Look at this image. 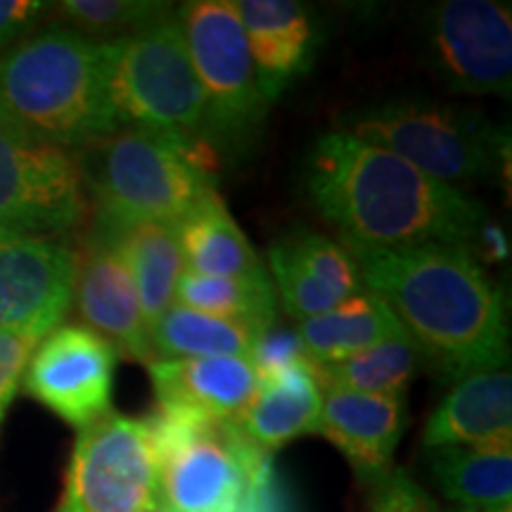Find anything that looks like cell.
<instances>
[{
	"label": "cell",
	"mask_w": 512,
	"mask_h": 512,
	"mask_svg": "<svg viewBox=\"0 0 512 512\" xmlns=\"http://www.w3.org/2000/svg\"><path fill=\"white\" fill-rule=\"evenodd\" d=\"M368 292L392 309L422 361L448 380L508 368L505 297L470 247L427 242L413 247H354Z\"/></svg>",
	"instance_id": "obj_1"
},
{
	"label": "cell",
	"mask_w": 512,
	"mask_h": 512,
	"mask_svg": "<svg viewBox=\"0 0 512 512\" xmlns=\"http://www.w3.org/2000/svg\"><path fill=\"white\" fill-rule=\"evenodd\" d=\"M313 207L342 235V245L413 247L427 242L475 245L486 209L463 188H451L347 131L320 136L306 159Z\"/></svg>",
	"instance_id": "obj_2"
},
{
	"label": "cell",
	"mask_w": 512,
	"mask_h": 512,
	"mask_svg": "<svg viewBox=\"0 0 512 512\" xmlns=\"http://www.w3.org/2000/svg\"><path fill=\"white\" fill-rule=\"evenodd\" d=\"M112 41L48 27L0 55V114L31 136L81 150L119 131Z\"/></svg>",
	"instance_id": "obj_3"
},
{
	"label": "cell",
	"mask_w": 512,
	"mask_h": 512,
	"mask_svg": "<svg viewBox=\"0 0 512 512\" xmlns=\"http://www.w3.org/2000/svg\"><path fill=\"white\" fill-rule=\"evenodd\" d=\"M74 155L95 226L178 228L216 192L214 155L204 140L185 143L143 128H119Z\"/></svg>",
	"instance_id": "obj_4"
},
{
	"label": "cell",
	"mask_w": 512,
	"mask_h": 512,
	"mask_svg": "<svg viewBox=\"0 0 512 512\" xmlns=\"http://www.w3.org/2000/svg\"><path fill=\"white\" fill-rule=\"evenodd\" d=\"M145 420L164 512H235L247 479L268 460L235 422L166 403Z\"/></svg>",
	"instance_id": "obj_5"
},
{
	"label": "cell",
	"mask_w": 512,
	"mask_h": 512,
	"mask_svg": "<svg viewBox=\"0 0 512 512\" xmlns=\"http://www.w3.org/2000/svg\"><path fill=\"white\" fill-rule=\"evenodd\" d=\"M342 131L406 159L434 181L460 188L501 169L508 133L470 107L430 100H401L368 107Z\"/></svg>",
	"instance_id": "obj_6"
},
{
	"label": "cell",
	"mask_w": 512,
	"mask_h": 512,
	"mask_svg": "<svg viewBox=\"0 0 512 512\" xmlns=\"http://www.w3.org/2000/svg\"><path fill=\"white\" fill-rule=\"evenodd\" d=\"M112 102L121 128L185 143L204 136V95L176 8L112 41Z\"/></svg>",
	"instance_id": "obj_7"
},
{
	"label": "cell",
	"mask_w": 512,
	"mask_h": 512,
	"mask_svg": "<svg viewBox=\"0 0 512 512\" xmlns=\"http://www.w3.org/2000/svg\"><path fill=\"white\" fill-rule=\"evenodd\" d=\"M204 95V136L240 143L264 119V98L233 0H190L176 8Z\"/></svg>",
	"instance_id": "obj_8"
},
{
	"label": "cell",
	"mask_w": 512,
	"mask_h": 512,
	"mask_svg": "<svg viewBox=\"0 0 512 512\" xmlns=\"http://www.w3.org/2000/svg\"><path fill=\"white\" fill-rule=\"evenodd\" d=\"M88 200L72 150L0 114V238H53L86 221Z\"/></svg>",
	"instance_id": "obj_9"
},
{
	"label": "cell",
	"mask_w": 512,
	"mask_h": 512,
	"mask_svg": "<svg viewBox=\"0 0 512 512\" xmlns=\"http://www.w3.org/2000/svg\"><path fill=\"white\" fill-rule=\"evenodd\" d=\"M55 512H164L147 420L110 411L83 427Z\"/></svg>",
	"instance_id": "obj_10"
},
{
	"label": "cell",
	"mask_w": 512,
	"mask_h": 512,
	"mask_svg": "<svg viewBox=\"0 0 512 512\" xmlns=\"http://www.w3.org/2000/svg\"><path fill=\"white\" fill-rule=\"evenodd\" d=\"M427 55L451 91L510 98V3L441 0L427 17Z\"/></svg>",
	"instance_id": "obj_11"
},
{
	"label": "cell",
	"mask_w": 512,
	"mask_h": 512,
	"mask_svg": "<svg viewBox=\"0 0 512 512\" xmlns=\"http://www.w3.org/2000/svg\"><path fill=\"white\" fill-rule=\"evenodd\" d=\"M119 351L86 325H57L38 342L24 373L27 394L83 430L112 411Z\"/></svg>",
	"instance_id": "obj_12"
},
{
	"label": "cell",
	"mask_w": 512,
	"mask_h": 512,
	"mask_svg": "<svg viewBox=\"0 0 512 512\" xmlns=\"http://www.w3.org/2000/svg\"><path fill=\"white\" fill-rule=\"evenodd\" d=\"M79 254L64 240L0 238V332L46 337L72 309Z\"/></svg>",
	"instance_id": "obj_13"
},
{
	"label": "cell",
	"mask_w": 512,
	"mask_h": 512,
	"mask_svg": "<svg viewBox=\"0 0 512 512\" xmlns=\"http://www.w3.org/2000/svg\"><path fill=\"white\" fill-rule=\"evenodd\" d=\"M74 302L86 328L114 344L119 354L150 366L155 351L136 283L110 242L88 235L76 268Z\"/></svg>",
	"instance_id": "obj_14"
},
{
	"label": "cell",
	"mask_w": 512,
	"mask_h": 512,
	"mask_svg": "<svg viewBox=\"0 0 512 512\" xmlns=\"http://www.w3.org/2000/svg\"><path fill=\"white\" fill-rule=\"evenodd\" d=\"M406 420V394L325 389L316 432L347 456L358 475L375 484L392 470Z\"/></svg>",
	"instance_id": "obj_15"
},
{
	"label": "cell",
	"mask_w": 512,
	"mask_h": 512,
	"mask_svg": "<svg viewBox=\"0 0 512 512\" xmlns=\"http://www.w3.org/2000/svg\"><path fill=\"white\" fill-rule=\"evenodd\" d=\"M157 403L240 422L261 389L249 358H155L147 366Z\"/></svg>",
	"instance_id": "obj_16"
},
{
	"label": "cell",
	"mask_w": 512,
	"mask_h": 512,
	"mask_svg": "<svg viewBox=\"0 0 512 512\" xmlns=\"http://www.w3.org/2000/svg\"><path fill=\"white\" fill-rule=\"evenodd\" d=\"M512 439V375L508 368L460 377L430 415L425 448L484 446Z\"/></svg>",
	"instance_id": "obj_17"
},
{
	"label": "cell",
	"mask_w": 512,
	"mask_h": 512,
	"mask_svg": "<svg viewBox=\"0 0 512 512\" xmlns=\"http://www.w3.org/2000/svg\"><path fill=\"white\" fill-rule=\"evenodd\" d=\"M235 8L261 93L271 102L311 60V12L294 0H240Z\"/></svg>",
	"instance_id": "obj_18"
},
{
	"label": "cell",
	"mask_w": 512,
	"mask_h": 512,
	"mask_svg": "<svg viewBox=\"0 0 512 512\" xmlns=\"http://www.w3.org/2000/svg\"><path fill=\"white\" fill-rule=\"evenodd\" d=\"M320 406L323 387L316 366L309 358H302L280 373L264 377L252 406L235 425L256 448L271 453L287 441L316 432Z\"/></svg>",
	"instance_id": "obj_19"
},
{
	"label": "cell",
	"mask_w": 512,
	"mask_h": 512,
	"mask_svg": "<svg viewBox=\"0 0 512 512\" xmlns=\"http://www.w3.org/2000/svg\"><path fill=\"white\" fill-rule=\"evenodd\" d=\"M93 235L117 249L136 283L147 328L176 302L178 280L185 271L178 228L162 223H128V226H95Z\"/></svg>",
	"instance_id": "obj_20"
},
{
	"label": "cell",
	"mask_w": 512,
	"mask_h": 512,
	"mask_svg": "<svg viewBox=\"0 0 512 512\" xmlns=\"http://www.w3.org/2000/svg\"><path fill=\"white\" fill-rule=\"evenodd\" d=\"M401 332L406 330L392 309L377 294L363 290L335 309L302 320L297 335L313 366H328L377 347Z\"/></svg>",
	"instance_id": "obj_21"
},
{
	"label": "cell",
	"mask_w": 512,
	"mask_h": 512,
	"mask_svg": "<svg viewBox=\"0 0 512 512\" xmlns=\"http://www.w3.org/2000/svg\"><path fill=\"white\" fill-rule=\"evenodd\" d=\"M185 271L214 278H271L264 261L233 221L219 192H211L200 207L178 226Z\"/></svg>",
	"instance_id": "obj_22"
},
{
	"label": "cell",
	"mask_w": 512,
	"mask_h": 512,
	"mask_svg": "<svg viewBox=\"0 0 512 512\" xmlns=\"http://www.w3.org/2000/svg\"><path fill=\"white\" fill-rule=\"evenodd\" d=\"M432 475L460 510H508L512 498V441L446 446L430 451Z\"/></svg>",
	"instance_id": "obj_23"
},
{
	"label": "cell",
	"mask_w": 512,
	"mask_h": 512,
	"mask_svg": "<svg viewBox=\"0 0 512 512\" xmlns=\"http://www.w3.org/2000/svg\"><path fill=\"white\" fill-rule=\"evenodd\" d=\"M259 335L245 323L171 304L150 328V344L155 358H249Z\"/></svg>",
	"instance_id": "obj_24"
},
{
	"label": "cell",
	"mask_w": 512,
	"mask_h": 512,
	"mask_svg": "<svg viewBox=\"0 0 512 512\" xmlns=\"http://www.w3.org/2000/svg\"><path fill=\"white\" fill-rule=\"evenodd\" d=\"M420 363V349L408 332H401L344 361L316 366V375L323 392L347 389L358 394H406L408 382L418 373Z\"/></svg>",
	"instance_id": "obj_25"
},
{
	"label": "cell",
	"mask_w": 512,
	"mask_h": 512,
	"mask_svg": "<svg viewBox=\"0 0 512 512\" xmlns=\"http://www.w3.org/2000/svg\"><path fill=\"white\" fill-rule=\"evenodd\" d=\"M275 299L271 278H214L183 271L174 304L266 332L275 323Z\"/></svg>",
	"instance_id": "obj_26"
},
{
	"label": "cell",
	"mask_w": 512,
	"mask_h": 512,
	"mask_svg": "<svg viewBox=\"0 0 512 512\" xmlns=\"http://www.w3.org/2000/svg\"><path fill=\"white\" fill-rule=\"evenodd\" d=\"M55 8L67 29L93 41H114L147 27L174 5L155 0H62Z\"/></svg>",
	"instance_id": "obj_27"
},
{
	"label": "cell",
	"mask_w": 512,
	"mask_h": 512,
	"mask_svg": "<svg viewBox=\"0 0 512 512\" xmlns=\"http://www.w3.org/2000/svg\"><path fill=\"white\" fill-rule=\"evenodd\" d=\"M280 242L290 249V254L306 271L342 294L344 299L363 292L361 273H358L354 256L344 249V245H337L318 233H297Z\"/></svg>",
	"instance_id": "obj_28"
},
{
	"label": "cell",
	"mask_w": 512,
	"mask_h": 512,
	"mask_svg": "<svg viewBox=\"0 0 512 512\" xmlns=\"http://www.w3.org/2000/svg\"><path fill=\"white\" fill-rule=\"evenodd\" d=\"M43 337L0 332V422L5 420L12 399L19 392V384L27 373L29 358Z\"/></svg>",
	"instance_id": "obj_29"
},
{
	"label": "cell",
	"mask_w": 512,
	"mask_h": 512,
	"mask_svg": "<svg viewBox=\"0 0 512 512\" xmlns=\"http://www.w3.org/2000/svg\"><path fill=\"white\" fill-rule=\"evenodd\" d=\"M373 486L370 512H441L422 486L401 470H389Z\"/></svg>",
	"instance_id": "obj_30"
},
{
	"label": "cell",
	"mask_w": 512,
	"mask_h": 512,
	"mask_svg": "<svg viewBox=\"0 0 512 512\" xmlns=\"http://www.w3.org/2000/svg\"><path fill=\"white\" fill-rule=\"evenodd\" d=\"M302 358H306V354L297 330L268 328L256 339L249 361L259 373V380H264V377L280 373V370L292 366L294 361H302Z\"/></svg>",
	"instance_id": "obj_31"
},
{
	"label": "cell",
	"mask_w": 512,
	"mask_h": 512,
	"mask_svg": "<svg viewBox=\"0 0 512 512\" xmlns=\"http://www.w3.org/2000/svg\"><path fill=\"white\" fill-rule=\"evenodd\" d=\"M48 8L43 0H0V55L27 38Z\"/></svg>",
	"instance_id": "obj_32"
},
{
	"label": "cell",
	"mask_w": 512,
	"mask_h": 512,
	"mask_svg": "<svg viewBox=\"0 0 512 512\" xmlns=\"http://www.w3.org/2000/svg\"><path fill=\"white\" fill-rule=\"evenodd\" d=\"M235 512H287V505L283 501V494H280V486L278 479H275L271 460H266V463L247 479Z\"/></svg>",
	"instance_id": "obj_33"
},
{
	"label": "cell",
	"mask_w": 512,
	"mask_h": 512,
	"mask_svg": "<svg viewBox=\"0 0 512 512\" xmlns=\"http://www.w3.org/2000/svg\"><path fill=\"white\" fill-rule=\"evenodd\" d=\"M460 512H479V510H460ZM489 512H510V508L508 510H489Z\"/></svg>",
	"instance_id": "obj_34"
}]
</instances>
